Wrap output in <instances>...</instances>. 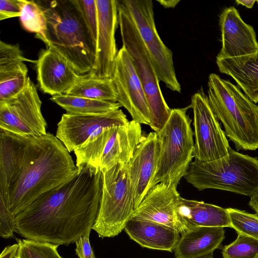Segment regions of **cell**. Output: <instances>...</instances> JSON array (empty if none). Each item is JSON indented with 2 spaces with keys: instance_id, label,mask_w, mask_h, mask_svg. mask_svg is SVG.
Instances as JSON below:
<instances>
[{
  "instance_id": "1",
  "label": "cell",
  "mask_w": 258,
  "mask_h": 258,
  "mask_svg": "<svg viewBox=\"0 0 258 258\" xmlns=\"http://www.w3.org/2000/svg\"><path fill=\"white\" fill-rule=\"evenodd\" d=\"M102 172L77 166L65 181L46 191L14 216L16 232L25 239L68 245L91 231L100 207Z\"/></svg>"
},
{
  "instance_id": "2",
  "label": "cell",
  "mask_w": 258,
  "mask_h": 258,
  "mask_svg": "<svg viewBox=\"0 0 258 258\" xmlns=\"http://www.w3.org/2000/svg\"><path fill=\"white\" fill-rule=\"evenodd\" d=\"M77 166L56 136H31L0 128V203L15 216L67 180Z\"/></svg>"
},
{
  "instance_id": "3",
  "label": "cell",
  "mask_w": 258,
  "mask_h": 258,
  "mask_svg": "<svg viewBox=\"0 0 258 258\" xmlns=\"http://www.w3.org/2000/svg\"><path fill=\"white\" fill-rule=\"evenodd\" d=\"M43 10L46 30L38 39L65 58L76 73L88 75L96 58V42L75 0L36 1Z\"/></svg>"
},
{
  "instance_id": "4",
  "label": "cell",
  "mask_w": 258,
  "mask_h": 258,
  "mask_svg": "<svg viewBox=\"0 0 258 258\" xmlns=\"http://www.w3.org/2000/svg\"><path fill=\"white\" fill-rule=\"evenodd\" d=\"M208 98L224 132L237 150L258 148V105L228 80L216 74L209 75Z\"/></svg>"
},
{
  "instance_id": "5",
  "label": "cell",
  "mask_w": 258,
  "mask_h": 258,
  "mask_svg": "<svg viewBox=\"0 0 258 258\" xmlns=\"http://www.w3.org/2000/svg\"><path fill=\"white\" fill-rule=\"evenodd\" d=\"M183 177L199 190H226L251 197L258 191V159L230 149L228 157L189 165Z\"/></svg>"
},
{
  "instance_id": "6",
  "label": "cell",
  "mask_w": 258,
  "mask_h": 258,
  "mask_svg": "<svg viewBox=\"0 0 258 258\" xmlns=\"http://www.w3.org/2000/svg\"><path fill=\"white\" fill-rule=\"evenodd\" d=\"M187 107L171 109L170 116L158 133L160 145L158 165L149 190L163 182L177 186L194 158V132Z\"/></svg>"
},
{
  "instance_id": "7",
  "label": "cell",
  "mask_w": 258,
  "mask_h": 258,
  "mask_svg": "<svg viewBox=\"0 0 258 258\" xmlns=\"http://www.w3.org/2000/svg\"><path fill=\"white\" fill-rule=\"evenodd\" d=\"M118 22L123 45L130 54L145 91L150 113V126L159 132L171 111L161 92L158 75L132 19L117 3Z\"/></svg>"
},
{
  "instance_id": "8",
  "label": "cell",
  "mask_w": 258,
  "mask_h": 258,
  "mask_svg": "<svg viewBox=\"0 0 258 258\" xmlns=\"http://www.w3.org/2000/svg\"><path fill=\"white\" fill-rule=\"evenodd\" d=\"M127 164H117L101 171L102 195L92 229L102 238L120 234L136 209Z\"/></svg>"
},
{
  "instance_id": "9",
  "label": "cell",
  "mask_w": 258,
  "mask_h": 258,
  "mask_svg": "<svg viewBox=\"0 0 258 258\" xmlns=\"http://www.w3.org/2000/svg\"><path fill=\"white\" fill-rule=\"evenodd\" d=\"M143 137L141 124L133 120L105 128L74 151L76 166L87 164L102 171L117 164H127Z\"/></svg>"
},
{
  "instance_id": "10",
  "label": "cell",
  "mask_w": 258,
  "mask_h": 258,
  "mask_svg": "<svg viewBox=\"0 0 258 258\" xmlns=\"http://www.w3.org/2000/svg\"><path fill=\"white\" fill-rule=\"evenodd\" d=\"M117 3L136 25L160 81L171 90L180 93L172 52L164 44L156 29L152 1L117 0Z\"/></svg>"
},
{
  "instance_id": "11",
  "label": "cell",
  "mask_w": 258,
  "mask_h": 258,
  "mask_svg": "<svg viewBox=\"0 0 258 258\" xmlns=\"http://www.w3.org/2000/svg\"><path fill=\"white\" fill-rule=\"evenodd\" d=\"M190 107L194 113V158L208 162L228 157V141L202 89L192 96Z\"/></svg>"
},
{
  "instance_id": "12",
  "label": "cell",
  "mask_w": 258,
  "mask_h": 258,
  "mask_svg": "<svg viewBox=\"0 0 258 258\" xmlns=\"http://www.w3.org/2000/svg\"><path fill=\"white\" fill-rule=\"evenodd\" d=\"M41 104L36 86L28 77L23 90L0 101V128L25 136L46 134L47 123Z\"/></svg>"
},
{
  "instance_id": "13",
  "label": "cell",
  "mask_w": 258,
  "mask_h": 258,
  "mask_svg": "<svg viewBox=\"0 0 258 258\" xmlns=\"http://www.w3.org/2000/svg\"><path fill=\"white\" fill-rule=\"evenodd\" d=\"M112 80L117 102L125 108L132 120L150 125V113L147 97L131 57L122 45L115 59Z\"/></svg>"
},
{
  "instance_id": "14",
  "label": "cell",
  "mask_w": 258,
  "mask_h": 258,
  "mask_svg": "<svg viewBox=\"0 0 258 258\" xmlns=\"http://www.w3.org/2000/svg\"><path fill=\"white\" fill-rule=\"evenodd\" d=\"M128 121L121 109L102 115L65 113L57 123L55 136L71 152L96 137L104 129L125 125Z\"/></svg>"
},
{
  "instance_id": "15",
  "label": "cell",
  "mask_w": 258,
  "mask_h": 258,
  "mask_svg": "<svg viewBox=\"0 0 258 258\" xmlns=\"http://www.w3.org/2000/svg\"><path fill=\"white\" fill-rule=\"evenodd\" d=\"M96 2L98 11L96 58L89 75L111 79L118 51L115 37L118 25L117 0H96Z\"/></svg>"
},
{
  "instance_id": "16",
  "label": "cell",
  "mask_w": 258,
  "mask_h": 258,
  "mask_svg": "<svg viewBox=\"0 0 258 258\" xmlns=\"http://www.w3.org/2000/svg\"><path fill=\"white\" fill-rule=\"evenodd\" d=\"M222 47L216 58H230L254 54L258 42L252 26L245 23L234 7L225 8L219 16Z\"/></svg>"
},
{
  "instance_id": "17",
  "label": "cell",
  "mask_w": 258,
  "mask_h": 258,
  "mask_svg": "<svg viewBox=\"0 0 258 258\" xmlns=\"http://www.w3.org/2000/svg\"><path fill=\"white\" fill-rule=\"evenodd\" d=\"M180 198L176 186L159 183L150 189L131 219L164 225L180 234L177 214Z\"/></svg>"
},
{
  "instance_id": "18",
  "label": "cell",
  "mask_w": 258,
  "mask_h": 258,
  "mask_svg": "<svg viewBox=\"0 0 258 258\" xmlns=\"http://www.w3.org/2000/svg\"><path fill=\"white\" fill-rule=\"evenodd\" d=\"M160 145L157 133L144 136L127 164L136 209L148 191L157 169Z\"/></svg>"
},
{
  "instance_id": "19",
  "label": "cell",
  "mask_w": 258,
  "mask_h": 258,
  "mask_svg": "<svg viewBox=\"0 0 258 258\" xmlns=\"http://www.w3.org/2000/svg\"><path fill=\"white\" fill-rule=\"evenodd\" d=\"M36 65L40 89L52 96L65 94L81 76L65 58L49 47L41 50Z\"/></svg>"
},
{
  "instance_id": "20",
  "label": "cell",
  "mask_w": 258,
  "mask_h": 258,
  "mask_svg": "<svg viewBox=\"0 0 258 258\" xmlns=\"http://www.w3.org/2000/svg\"><path fill=\"white\" fill-rule=\"evenodd\" d=\"M177 214L181 228L180 234L196 227L231 228L226 209L202 201L181 197Z\"/></svg>"
},
{
  "instance_id": "21",
  "label": "cell",
  "mask_w": 258,
  "mask_h": 258,
  "mask_svg": "<svg viewBox=\"0 0 258 258\" xmlns=\"http://www.w3.org/2000/svg\"><path fill=\"white\" fill-rule=\"evenodd\" d=\"M222 227H196L181 234L173 250L175 258H200L221 247Z\"/></svg>"
},
{
  "instance_id": "22",
  "label": "cell",
  "mask_w": 258,
  "mask_h": 258,
  "mask_svg": "<svg viewBox=\"0 0 258 258\" xmlns=\"http://www.w3.org/2000/svg\"><path fill=\"white\" fill-rule=\"evenodd\" d=\"M124 230L131 239L142 247L172 252L180 238L179 232L155 222L130 219Z\"/></svg>"
},
{
  "instance_id": "23",
  "label": "cell",
  "mask_w": 258,
  "mask_h": 258,
  "mask_svg": "<svg viewBox=\"0 0 258 258\" xmlns=\"http://www.w3.org/2000/svg\"><path fill=\"white\" fill-rule=\"evenodd\" d=\"M219 71L231 77L244 94L258 103V52L230 58H216Z\"/></svg>"
},
{
  "instance_id": "24",
  "label": "cell",
  "mask_w": 258,
  "mask_h": 258,
  "mask_svg": "<svg viewBox=\"0 0 258 258\" xmlns=\"http://www.w3.org/2000/svg\"><path fill=\"white\" fill-rule=\"evenodd\" d=\"M50 100L74 115H102L119 109L117 102L97 100L66 94L52 96Z\"/></svg>"
},
{
  "instance_id": "25",
  "label": "cell",
  "mask_w": 258,
  "mask_h": 258,
  "mask_svg": "<svg viewBox=\"0 0 258 258\" xmlns=\"http://www.w3.org/2000/svg\"><path fill=\"white\" fill-rule=\"evenodd\" d=\"M66 95L91 99L117 102V93L112 79L81 76Z\"/></svg>"
},
{
  "instance_id": "26",
  "label": "cell",
  "mask_w": 258,
  "mask_h": 258,
  "mask_svg": "<svg viewBox=\"0 0 258 258\" xmlns=\"http://www.w3.org/2000/svg\"><path fill=\"white\" fill-rule=\"evenodd\" d=\"M28 71L24 62L0 67V101L8 99L23 90L28 78Z\"/></svg>"
},
{
  "instance_id": "27",
  "label": "cell",
  "mask_w": 258,
  "mask_h": 258,
  "mask_svg": "<svg viewBox=\"0 0 258 258\" xmlns=\"http://www.w3.org/2000/svg\"><path fill=\"white\" fill-rule=\"evenodd\" d=\"M21 11L20 19L23 27L27 31L34 33L39 38L46 30L47 21L45 13L34 1L20 0Z\"/></svg>"
},
{
  "instance_id": "28",
  "label": "cell",
  "mask_w": 258,
  "mask_h": 258,
  "mask_svg": "<svg viewBox=\"0 0 258 258\" xmlns=\"http://www.w3.org/2000/svg\"><path fill=\"white\" fill-rule=\"evenodd\" d=\"M17 258H62L58 253L59 245L28 239H18Z\"/></svg>"
},
{
  "instance_id": "29",
  "label": "cell",
  "mask_w": 258,
  "mask_h": 258,
  "mask_svg": "<svg viewBox=\"0 0 258 258\" xmlns=\"http://www.w3.org/2000/svg\"><path fill=\"white\" fill-rule=\"evenodd\" d=\"M222 254L223 258H255L258 255V240L238 233L234 241L224 247Z\"/></svg>"
},
{
  "instance_id": "30",
  "label": "cell",
  "mask_w": 258,
  "mask_h": 258,
  "mask_svg": "<svg viewBox=\"0 0 258 258\" xmlns=\"http://www.w3.org/2000/svg\"><path fill=\"white\" fill-rule=\"evenodd\" d=\"M230 219L231 228L241 233L258 240V215L245 211L226 209Z\"/></svg>"
},
{
  "instance_id": "31",
  "label": "cell",
  "mask_w": 258,
  "mask_h": 258,
  "mask_svg": "<svg viewBox=\"0 0 258 258\" xmlns=\"http://www.w3.org/2000/svg\"><path fill=\"white\" fill-rule=\"evenodd\" d=\"M75 1L96 44L98 11L96 0Z\"/></svg>"
},
{
  "instance_id": "32",
  "label": "cell",
  "mask_w": 258,
  "mask_h": 258,
  "mask_svg": "<svg viewBox=\"0 0 258 258\" xmlns=\"http://www.w3.org/2000/svg\"><path fill=\"white\" fill-rule=\"evenodd\" d=\"M36 62L26 58L19 45L11 44L2 40L0 41V67L20 62Z\"/></svg>"
},
{
  "instance_id": "33",
  "label": "cell",
  "mask_w": 258,
  "mask_h": 258,
  "mask_svg": "<svg viewBox=\"0 0 258 258\" xmlns=\"http://www.w3.org/2000/svg\"><path fill=\"white\" fill-rule=\"evenodd\" d=\"M16 232L14 216L0 203V235L5 239L13 236Z\"/></svg>"
},
{
  "instance_id": "34",
  "label": "cell",
  "mask_w": 258,
  "mask_h": 258,
  "mask_svg": "<svg viewBox=\"0 0 258 258\" xmlns=\"http://www.w3.org/2000/svg\"><path fill=\"white\" fill-rule=\"evenodd\" d=\"M21 11L20 0H0V20L20 17Z\"/></svg>"
},
{
  "instance_id": "35",
  "label": "cell",
  "mask_w": 258,
  "mask_h": 258,
  "mask_svg": "<svg viewBox=\"0 0 258 258\" xmlns=\"http://www.w3.org/2000/svg\"><path fill=\"white\" fill-rule=\"evenodd\" d=\"M90 232L81 236L75 242V251L79 258H96L90 242Z\"/></svg>"
},
{
  "instance_id": "36",
  "label": "cell",
  "mask_w": 258,
  "mask_h": 258,
  "mask_svg": "<svg viewBox=\"0 0 258 258\" xmlns=\"http://www.w3.org/2000/svg\"><path fill=\"white\" fill-rule=\"evenodd\" d=\"M18 249V243L7 246L1 252L0 258H17Z\"/></svg>"
},
{
  "instance_id": "37",
  "label": "cell",
  "mask_w": 258,
  "mask_h": 258,
  "mask_svg": "<svg viewBox=\"0 0 258 258\" xmlns=\"http://www.w3.org/2000/svg\"><path fill=\"white\" fill-rule=\"evenodd\" d=\"M250 198L248 205L258 215V191Z\"/></svg>"
},
{
  "instance_id": "38",
  "label": "cell",
  "mask_w": 258,
  "mask_h": 258,
  "mask_svg": "<svg viewBox=\"0 0 258 258\" xmlns=\"http://www.w3.org/2000/svg\"><path fill=\"white\" fill-rule=\"evenodd\" d=\"M161 5L165 8H173L179 3L178 0H162L157 1Z\"/></svg>"
},
{
  "instance_id": "39",
  "label": "cell",
  "mask_w": 258,
  "mask_h": 258,
  "mask_svg": "<svg viewBox=\"0 0 258 258\" xmlns=\"http://www.w3.org/2000/svg\"><path fill=\"white\" fill-rule=\"evenodd\" d=\"M256 2L253 0H236V2L238 5H242L248 8H252L254 3Z\"/></svg>"
},
{
  "instance_id": "40",
  "label": "cell",
  "mask_w": 258,
  "mask_h": 258,
  "mask_svg": "<svg viewBox=\"0 0 258 258\" xmlns=\"http://www.w3.org/2000/svg\"><path fill=\"white\" fill-rule=\"evenodd\" d=\"M200 258H214L213 253L209 254L208 255L200 257Z\"/></svg>"
},
{
  "instance_id": "41",
  "label": "cell",
  "mask_w": 258,
  "mask_h": 258,
  "mask_svg": "<svg viewBox=\"0 0 258 258\" xmlns=\"http://www.w3.org/2000/svg\"><path fill=\"white\" fill-rule=\"evenodd\" d=\"M255 258H258V255Z\"/></svg>"
},
{
  "instance_id": "42",
  "label": "cell",
  "mask_w": 258,
  "mask_h": 258,
  "mask_svg": "<svg viewBox=\"0 0 258 258\" xmlns=\"http://www.w3.org/2000/svg\"><path fill=\"white\" fill-rule=\"evenodd\" d=\"M256 2L257 3V4H258V1H256Z\"/></svg>"
}]
</instances>
